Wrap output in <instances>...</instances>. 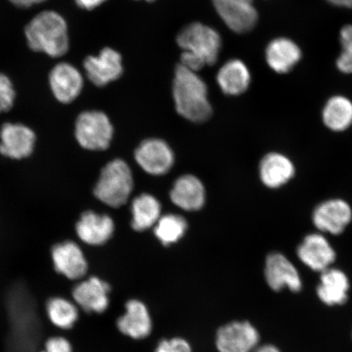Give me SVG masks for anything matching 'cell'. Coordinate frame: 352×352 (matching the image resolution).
Returning a JSON list of instances; mask_svg holds the SVG:
<instances>
[{"instance_id":"obj_1","label":"cell","mask_w":352,"mask_h":352,"mask_svg":"<svg viewBox=\"0 0 352 352\" xmlns=\"http://www.w3.org/2000/svg\"><path fill=\"white\" fill-rule=\"evenodd\" d=\"M24 33L28 47L35 52L58 58L69 51L68 24L59 12H39L25 25Z\"/></svg>"},{"instance_id":"obj_2","label":"cell","mask_w":352,"mask_h":352,"mask_svg":"<svg viewBox=\"0 0 352 352\" xmlns=\"http://www.w3.org/2000/svg\"><path fill=\"white\" fill-rule=\"evenodd\" d=\"M208 87L196 72L182 64L175 68L173 98L177 112L186 120L201 122L212 113L208 96Z\"/></svg>"},{"instance_id":"obj_3","label":"cell","mask_w":352,"mask_h":352,"mask_svg":"<svg viewBox=\"0 0 352 352\" xmlns=\"http://www.w3.org/2000/svg\"><path fill=\"white\" fill-rule=\"evenodd\" d=\"M132 188L133 178L130 167L124 161L116 160L101 170L94 192L102 204L117 208L129 200Z\"/></svg>"},{"instance_id":"obj_4","label":"cell","mask_w":352,"mask_h":352,"mask_svg":"<svg viewBox=\"0 0 352 352\" xmlns=\"http://www.w3.org/2000/svg\"><path fill=\"white\" fill-rule=\"evenodd\" d=\"M113 129L109 118L103 112L88 110L79 114L74 123V138L82 148L102 151L109 147Z\"/></svg>"},{"instance_id":"obj_5","label":"cell","mask_w":352,"mask_h":352,"mask_svg":"<svg viewBox=\"0 0 352 352\" xmlns=\"http://www.w3.org/2000/svg\"><path fill=\"white\" fill-rule=\"evenodd\" d=\"M176 41L183 51L195 55L206 65L217 63L222 46L221 37L217 30L199 22L186 26Z\"/></svg>"},{"instance_id":"obj_6","label":"cell","mask_w":352,"mask_h":352,"mask_svg":"<svg viewBox=\"0 0 352 352\" xmlns=\"http://www.w3.org/2000/svg\"><path fill=\"white\" fill-rule=\"evenodd\" d=\"M37 136L33 129L20 122H4L0 127V154L21 161L32 155Z\"/></svg>"},{"instance_id":"obj_7","label":"cell","mask_w":352,"mask_h":352,"mask_svg":"<svg viewBox=\"0 0 352 352\" xmlns=\"http://www.w3.org/2000/svg\"><path fill=\"white\" fill-rule=\"evenodd\" d=\"M48 85L54 98L61 104H68L80 96L85 81L76 66L60 63L51 69Z\"/></svg>"},{"instance_id":"obj_8","label":"cell","mask_w":352,"mask_h":352,"mask_svg":"<svg viewBox=\"0 0 352 352\" xmlns=\"http://www.w3.org/2000/svg\"><path fill=\"white\" fill-rule=\"evenodd\" d=\"M258 342V330L248 321H234L224 325L217 336L219 352H253Z\"/></svg>"},{"instance_id":"obj_9","label":"cell","mask_w":352,"mask_h":352,"mask_svg":"<svg viewBox=\"0 0 352 352\" xmlns=\"http://www.w3.org/2000/svg\"><path fill=\"white\" fill-rule=\"evenodd\" d=\"M87 77L96 87H104L117 80L123 73L122 56L113 48L104 47L98 56H88L83 60Z\"/></svg>"},{"instance_id":"obj_10","label":"cell","mask_w":352,"mask_h":352,"mask_svg":"<svg viewBox=\"0 0 352 352\" xmlns=\"http://www.w3.org/2000/svg\"><path fill=\"white\" fill-rule=\"evenodd\" d=\"M215 10L233 32H250L256 25L258 15L253 3L245 0H212Z\"/></svg>"},{"instance_id":"obj_11","label":"cell","mask_w":352,"mask_h":352,"mask_svg":"<svg viewBox=\"0 0 352 352\" xmlns=\"http://www.w3.org/2000/svg\"><path fill=\"white\" fill-rule=\"evenodd\" d=\"M264 276L268 286L274 292L287 288L298 293L302 289V279L297 268L283 254L275 252L268 255Z\"/></svg>"},{"instance_id":"obj_12","label":"cell","mask_w":352,"mask_h":352,"mask_svg":"<svg viewBox=\"0 0 352 352\" xmlns=\"http://www.w3.org/2000/svg\"><path fill=\"white\" fill-rule=\"evenodd\" d=\"M52 258L58 274L69 280H78L87 272V261L80 246L72 241L56 244L52 249Z\"/></svg>"},{"instance_id":"obj_13","label":"cell","mask_w":352,"mask_h":352,"mask_svg":"<svg viewBox=\"0 0 352 352\" xmlns=\"http://www.w3.org/2000/svg\"><path fill=\"white\" fill-rule=\"evenodd\" d=\"M135 161L148 174L160 175L169 171L174 164V154L164 140H145L136 149Z\"/></svg>"},{"instance_id":"obj_14","label":"cell","mask_w":352,"mask_h":352,"mask_svg":"<svg viewBox=\"0 0 352 352\" xmlns=\"http://www.w3.org/2000/svg\"><path fill=\"white\" fill-rule=\"evenodd\" d=\"M297 254L310 270L320 272L328 270L336 258V253L329 241L319 233L307 236L298 246Z\"/></svg>"},{"instance_id":"obj_15","label":"cell","mask_w":352,"mask_h":352,"mask_svg":"<svg viewBox=\"0 0 352 352\" xmlns=\"http://www.w3.org/2000/svg\"><path fill=\"white\" fill-rule=\"evenodd\" d=\"M352 219L351 206L345 201L332 199L324 201L316 208L314 223L319 230L338 235L344 231Z\"/></svg>"},{"instance_id":"obj_16","label":"cell","mask_w":352,"mask_h":352,"mask_svg":"<svg viewBox=\"0 0 352 352\" xmlns=\"http://www.w3.org/2000/svg\"><path fill=\"white\" fill-rule=\"evenodd\" d=\"M114 231L113 219L107 214L87 210L80 215L76 226V234L85 243L98 246L111 239Z\"/></svg>"},{"instance_id":"obj_17","label":"cell","mask_w":352,"mask_h":352,"mask_svg":"<svg viewBox=\"0 0 352 352\" xmlns=\"http://www.w3.org/2000/svg\"><path fill=\"white\" fill-rule=\"evenodd\" d=\"M109 285L104 280L99 277H90L74 288V302L88 312L102 314L109 307Z\"/></svg>"},{"instance_id":"obj_18","label":"cell","mask_w":352,"mask_h":352,"mask_svg":"<svg viewBox=\"0 0 352 352\" xmlns=\"http://www.w3.org/2000/svg\"><path fill=\"white\" fill-rule=\"evenodd\" d=\"M266 61L277 74H287L302 58V51L292 39L280 37L272 41L266 48Z\"/></svg>"},{"instance_id":"obj_19","label":"cell","mask_w":352,"mask_h":352,"mask_svg":"<svg viewBox=\"0 0 352 352\" xmlns=\"http://www.w3.org/2000/svg\"><path fill=\"white\" fill-rule=\"evenodd\" d=\"M120 331L134 340H143L151 333L152 320L146 306L132 299L126 302L125 314L118 320Z\"/></svg>"},{"instance_id":"obj_20","label":"cell","mask_w":352,"mask_h":352,"mask_svg":"<svg viewBox=\"0 0 352 352\" xmlns=\"http://www.w3.org/2000/svg\"><path fill=\"white\" fill-rule=\"evenodd\" d=\"M349 277L338 268L329 267L321 272L316 294L325 305L333 307L344 305L349 298Z\"/></svg>"},{"instance_id":"obj_21","label":"cell","mask_w":352,"mask_h":352,"mask_svg":"<svg viewBox=\"0 0 352 352\" xmlns=\"http://www.w3.org/2000/svg\"><path fill=\"white\" fill-rule=\"evenodd\" d=\"M204 184L193 175H184L176 180L170 191L175 206L188 211L200 210L205 202Z\"/></svg>"},{"instance_id":"obj_22","label":"cell","mask_w":352,"mask_h":352,"mask_svg":"<svg viewBox=\"0 0 352 352\" xmlns=\"http://www.w3.org/2000/svg\"><path fill=\"white\" fill-rule=\"evenodd\" d=\"M294 173L293 162L278 153H268L263 158L259 167L262 182L271 188L284 186L294 177Z\"/></svg>"},{"instance_id":"obj_23","label":"cell","mask_w":352,"mask_h":352,"mask_svg":"<svg viewBox=\"0 0 352 352\" xmlns=\"http://www.w3.org/2000/svg\"><path fill=\"white\" fill-rule=\"evenodd\" d=\"M250 73L248 66L240 60L228 61L219 70L218 85L224 94L237 96L248 89L250 83Z\"/></svg>"},{"instance_id":"obj_24","label":"cell","mask_w":352,"mask_h":352,"mask_svg":"<svg viewBox=\"0 0 352 352\" xmlns=\"http://www.w3.org/2000/svg\"><path fill=\"white\" fill-rule=\"evenodd\" d=\"M131 212L132 228L142 232L157 223L160 219L161 206L153 196L142 195L132 201Z\"/></svg>"},{"instance_id":"obj_25","label":"cell","mask_w":352,"mask_h":352,"mask_svg":"<svg viewBox=\"0 0 352 352\" xmlns=\"http://www.w3.org/2000/svg\"><path fill=\"white\" fill-rule=\"evenodd\" d=\"M322 118L324 125L330 130H346L352 124L351 101L345 96H333L324 105Z\"/></svg>"},{"instance_id":"obj_26","label":"cell","mask_w":352,"mask_h":352,"mask_svg":"<svg viewBox=\"0 0 352 352\" xmlns=\"http://www.w3.org/2000/svg\"><path fill=\"white\" fill-rule=\"evenodd\" d=\"M46 309L51 323L60 329H72L78 318L76 303L67 298H51L47 303Z\"/></svg>"},{"instance_id":"obj_27","label":"cell","mask_w":352,"mask_h":352,"mask_svg":"<svg viewBox=\"0 0 352 352\" xmlns=\"http://www.w3.org/2000/svg\"><path fill=\"white\" fill-rule=\"evenodd\" d=\"M187 230L186 219L178 214H166L158 219L154 233L164 245H169L182 239Z\"/></svg>"},{"instance_id":"obj_28","label":"cell","mask_w":352,"mask_h":352,"mask_svg":"<svg viewBox=\"0 0 352 352\" xmlns=\"http://www.w3.org/2000/svg\"><path fill=\"white\" fill-rule=\"evenodd\" d=\"M340 41L342 51L336 60V66L340 72L352 74V25H346L340 30Z\"/></svg>"},{"instance_id":"obj_29","label":"cell","mask_w":352,"mask_h":352,"mask_svg":"<svg viewBox=\"0 0 352 352\" xmlns=\"http://www.w3.org/2000/svg\"><path fill=\"white\" fill-rule=\"evenodd\" d=\"M16 94L10 77L0 73V114L10 111L14 107Z\"/></svg>"},{"instance_id":"obj_30","label":"cell","mask_w":352,"mask_h":352,"mask_svg":"<svg viewBox=\"0 0 352 352\" xmlns=\"http://www.w3.org/2000/svg\"><path fill=\"white\" fill-rule=\"evenodd\" d=\"M155 352H192V349L186 340L175 338L170 340H162L157 346Z\"/></svg>"},{"instance_id":"obj_31","label":"cell","mask_w":352,"mask_h":352,"mask_svg":"<svg viewBox=\"0 0 352 352\" xmlns=\"http://www.w3.org/2000/svg\"><path fill=\"white\" fill-rule=\"evenodd\" d=\"M45 351L47 352H73V349L72 343L66 338L54 337L47 341Z\"/></svg>"},{"instance_id":"obj_32","label":"cell","mask_w":352,"mask_h":352,"mask_svg":"<svg viewBox=\"0 0 352 352\" xmlns=\"http://www.w3.org/2000/svg\"><path fill=\"white\" fill-rule=\"evenodd\" d=\"M77 6L82 8V10L91 11L95 10L107 2V0H74Z\"/></svg>"},{"instance_id":"obj_33","label":"cell","mask_w":352,"mask_h":352,"mask_svg":"<svg viewBox=\"0 0 352 352\" xmlns=\"http://www.w3.org/2000/svg\"><path fill=\"white\" fill-rule=\"evenodd\" d=\"M8 1L20 8H28L37 4L36 0H8Z\"/></svg>"},{"instance_id":"obj_34","label":"cell","mask_w":352,"mask_h":352,"mask_svg":"<svg viewBox=\"0 0 352 352\" xmlns=\"http://www.w3.org/2000/svg\"><path fill=\"white\" fill-rule=\"evenodd\" d=\"M327 1L333 6L352 8V0H327Z\"/></svg>"},{"instance_id":"obj_35","label":"cell","mask_w":352,"mask_h":352,"mask_svg":"<svg viewBox=\"0 0 352 352\" xmlns=\"http://www.w3.org/2000/svg\"><path fill=\"white\" fill-rule=\"evenodd\" d=\"M253 352H281L274 345L266 344L257 347Z\"/></svg>"},{"instance_id":"obj_36","label":"cell","mask_w":352,"mask_h":352,"mask_svg":"<svg viewBox=\"0 0 352 352\" xmlns=\"http://www.w3.org/2000/svg\"><path fill=\"white\" fill-rule=\"evenodd\" d=\"M45 1H47V0H36L37 4L42 3Z\"/></svg>"},{"instance_id":"obj_37","label":"cell","mask_w":352,"mask_h":352,"mask_svg":"<svg viewBox=\"0 0 352 352\" xmlns=\"http://www.w3.org/2000/svg\"><path fill=\"white\" fill-rule=\"evenodd\" d=\"M145 1H147V2H153V1H155V0H145Z\"/></svg>"},{"instance_id":"obj_38","label":"cell","mask_w":352,"mask_h":352,"mask_svg":"<svg viewBox=\"0 0 352 352\" xmlns=\"http://www.w3.org/2000/svg\"><path fill=\"white\" fill-rule=\"evenodd\" d=\"M245 1L252 2L253 3V0H245Z\"/></svg>"},{"instance_id":"obj_39","label":"cell","mask_w":352,"mask_h":352,"mask_svg":"<svg viewBox=\"0 0 352 352\" xmlns=\"http://www.w3.org/2000/svg\"><path fill=\"white\" fill-rule=\"evenodd\" d=\"M42 352H47V351H42Z\"/></svg>"}]
</instances>
